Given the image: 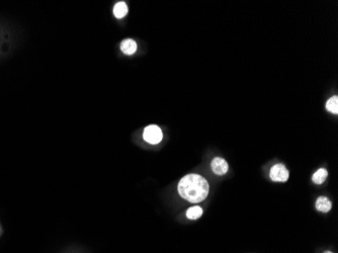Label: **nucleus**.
<instances>
[{
    "mask_svg": "<svg viewBox=\"0 0 338 253\" xmlns=\"http://www.w3.org/2000/svg\"><path fill=\"white\" fill-rule=\"evenodd\" d=\"M270 178L274 181L285 182L289 178V171L284 164H277L270 169Z\"/></svg>",
    "mask_w": 338,
    "mask_h": 253,
    "instance_id": "obj_3",
    "label": "nucleus"
},
{
    "mask_svg": "<svg viewBox=\"0 0 338 253\" xmlns=\"http://www.w3.org/2000/svg\"><path fill=\"white\" fill-rule=\"evenodd\" d=\"M326 108L328 111L332 113H335V114L338 113V98L336 96L328 100L326 103Z\"/></svg>",
    "mask_w": 338,
    "mask_h": 253,
    "instance_id": "obj_9",
    "label": "nucleus"
},
{
    "mask_svg": "<svg viewBox=\"0 0 338 253\" xmlns=\"http://www.w3.org/2000/svg\"><path fill=\"white\" fill-rule=\"evenodd\" d=\"M121 49L126 55H133L135 52L137 51V44L134 40L127 39V40L122 42Z\"/></svg>",
    "mask_w": 338,
    "mask_h": 253,
    "instance_id": "obj_5",
    "label": "nucleus"
},
{
    "mask_svg": "<svg viewBox=\"0 0 338 253\" xmlns=\"http://www.w3.org/2000/svg\"><path fill=\"white\" fill-rule=\"evenodd\" d=\"M128 13V6L125 2H118L114 7V14L117 18H123Z\"/></svg>",
    "mask_w": 338,
    "mask_h": 253,
    "instance_id": "obj_7",
    "label": "nucleus"
},
{
    "mask_svg": "<svg viewBox=\"0 0 338 253\" xmlns=\"http://www.w3.org/2000/svg\"><path fill=\"white\" fill-rule=\"evenodd\" d=\"M143 137H144L145 141L154 145V144H158L160 141H162L163 134H162V131L159 127H157L155 125H151V126H148L144 130Z\"/></svg>",
    "mask_w": 338,
    "mask_h": 253,
    "instance_id": "obj_2",
    "label": "nucleus"
},
{
    "mask_svg": "<svg viewBox=\"0 0 338 253\" xmlns=\"http://www.w3.org/2000/svg\"><path fill=\"white\" fill-rule=\"evenodd\" d=\"M332 203L326 197H320L316 202V209L320 212L327 213L331 210Z\"/></svg>",
    "mask_w": 338,
    "mask_h": 253,
    "instance_id": "obj_6",
    "label": "nucleus"
},
{
    "mask_svg": "<svg viewBox=\"0 0 338 253\" xmlns=\"http://www.w3.org/2000/svg\"><path fill=\"white\" fill-rule=\"evenodd\" d=\"M202 215V210L199 206H193V208L189 209L187 212V217L191 220H196Z\"/></svg>",
    "mask_w": 338,
    "mask_h": 253,
    "instance_id": "obj_10",
    "label": "nucleus"
},
{
    "mask_svg": "<svg viewBox=\"0 0 338 253\" xmlns=\"http://www.w3.org/2000/svg\"><path fill=\"white\" fill-rule=\"evenodd\" d=\"M211 166H212L214 173H216L217 175H224V174H226L229 170L227 161L221 157H216L212 161Z\"/></svg>",
    "mask_w": 338,
    "mask_h": 253,
    "instance_id": "obj_4",
    "label": "nucleus"
},
{
    "mask_svg": "<svg viewBox=\"0 0 338 253\" xmlns=\"http://www.w3.org/2000/svg\"><path fill=\"white\" fill-rule=\"evenodd\" d=\"M324 253H333V252H331V251H325Z\"/></svg>",
    "mask_w": 338,
    "mask_h": 253,
    "instance_id": "obj_11",
    "label": "nucleus"
},
{
    "mask_svg": "<svg viewBox=\"0 0 338 253\" xmlns=\"http://www.w3.org/2000/svg\"><path fill=\"white\" fill-rule=\"evenodd\" d=\"M209 183L198 174L186 175L178 183V193L185 200L196 203L204 201L209 194Z\"/></svg>",
    "mask_w": 338,
    "mask_h": 253,
    "instance_id": "obj_1",
    "label": "nucleus"
},
{
    "mask_svg": "<svg viewBox=\"0 0 338 253\" xmlns=\"http://www.w3.org/2000/svg\"><path fill=\"white\" fill-rule=\"evenodd\" d=\"M327 170L325 168H320L319 170H317L316 172L314 173L312 180L316 183V185H322V183L325 181V179L327 178Z\"/></svg>",
    "mask_w": 338,
    "mask_h": 253,
    "instance_id": "obj_8",
    "label": "nucleus"
}]
</instances>
